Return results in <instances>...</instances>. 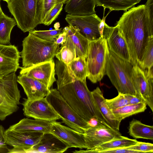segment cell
I'll use <instances>...</instances> for the list:
<instances>
[{"label":"cell","instance_id":"obj_1","mask_svg":"<svg viewBox=\"0 0 153 153\" xmlns=\"http://www.w3.org/2000/svg\"><path fill=\"white\" fill-rule=\"evenodd\" d=\"M55 63L57 90L68 103L87 122L94 118L110 127L95 104L86 80L77 79L69 66L58 59Z\"/></svg>","mask_w":153,"mask_h":153},{"label":"cell","instance_id":"obj_2","mask_svg":"<svg viewBox=\"0 0 153 153\" xmlns=\"http://www.w3.org/2000/svg\"><path fill=\"white\" fill-rule=\"evenodd\" d=\"M125 40L129 52L130 63L139 66L153 36L145 4L133 7L125 11L116 24Z\"/></svg>","mask_w":153,"mask_h":153},{"label":"cell","instance_id":"obj_3","mask_svg":"<svg viewBox=\"0 0 153 153\" xmlns=\"http://www.w3.org/2000/svg\"><path fill=\"white\" fill-rule=\"evenodd\" d=\"M22 46L20 55L23 67L53 60L60 48L54 41L41 39L31 31L24 38Z\"/></svg>","mask_w":153,"mask_h":153},{"label":"cell","instance_id":"obj_4","mask_svg":"<svg viewBox=\"0 0 153 153\" xmlns=\"http://www.w3.org/2000/svg\"><path fill=\"white\" fill-rule=\"evenodd\" d=\"M133 66L130 62L110 51L106 65V74L118 93L137 97L131 78Z\"/></svg>","mask_w":153,"mask_h":153},{"label":"cell","instance_id":"obj_5","mask_svg":"<svg viewBox=\"0 0 153 153\" xmlns=\"http://www.w3.org/2000/svg\"><path fill=\"white\" fill-rule=\"evenodd\" d=\"M110 51L105 37L90 42L86 61L87 77L92 83L100 81L106 74Z\"/></svg>","mask_w":153,"mask_h":153},{"label":"cell","instance_id":"obj_6","mask_svg":"<svg viewBox=\"0 0 153 153\" xmlns=\"http://www.w3.org/2000/svg\"><path fill=\"white\" fill-rule=\"evenodd\" d=\"M45 97L60 116V119L68 126L82 133L90 128L88 122L72 108L57 89H50Z\"/></svg>","mask_w":153,"mask_h":153},{"label":"cell","instance_id":"obj_7","mask_svg":"<svg viewBox=\"0 0 153 153\" xmlns=\"http://www.w3.org/2000/svg\"><path fill=\"white\" fill-rule=\"evenodd\" d=\"M7 4L17 27L23 32L31 31L39 25L36 0H10Z\"/></svg>","mask_w":153,"mask_h":153},{"label":"cell","instance_id":"obj_8","mask_svg":"<svg viewBox=\"0 0 153 153\" xmlns=\"http://www.w3.org/2000/svg\"><path fill=\"white\" fill-rule=\"evenodd\" d=\"M21 96L18 86L6 78L0 79V120L17 111Z\"/></svg>","mask_w":153,"mask_h":153},{"label":"cell","instance_id":"obj_9","mask_svg":"<svg viewBox=\"0 0 153 153\" xmlns=\"http://www.w3.org/2000/svg\"><path fill=\"white\" fill-rule=\"evenodd\" d=\"M131 78L137 97L143 99L153 112V67L143 70L137 65H133Z\"/></svg>","mask_w":153,"mask_h":153},{"label":"cell","instance_id":"obj_10","mask_svg":"<svg viewBox=\"0 0 153 153\" xmlns=\"http://www.w3.org/2000/svg\"><path fill=\"white\" fill-rule=\"evenodd\" d=\"M43 133L38 132H22L10 130H5V143L12 146L8 153H25L26 150L37 144Z\"/></svg>","mask_w":153,"mask_h":153},{"label":"cell","instance_id":"obj_11","mask_svg":"<svg viewBox=\"0 0 153 153\" xmlns=\"http://www.w3.org/2000/svg\"><path fill=\"white\" fill-rule=\"evenodd\" d=\"M65 20L69 25L75 27L89 41L101 38L98 25L102 21L96 13L90 15H74L67 14Z\"/></svg>","mask_w":153,"mask_h":153},{"label":"cell","instance_id":"obj_12","mask_svg":"<svg viewBox=\"0 0 153 153\" xmlns=\"http://www.w3.org/2000/svg\"><path fill=\"white\" fill-rule=\"evenodd\" d=\"M24 100L22 103L23 111L27 117L50 121L60 119V116L45 97L33 100Z\"/></svg>","mask_w":153,"mask_h":153},{"label":"cell","instance_id":"obj_13","mask_svg":"<svg viewBox=\"0 0 153 153\" xmlns=\"http://www.w3.org/2000/svg\"><path fill=\"white\" fill-rule=\"evenodd\" d=\"M20 74L25 75L45 84L50 89L56 80L53 60L27 67H20Z\"/></svg>","mask_w":153,"mask_h":153},{"label":"cell","instance_id":"obj_14","mask_svg":"<svg viewBox=\"0 0 153 153\" xmlns=\"http://www.w3.org/2000/svg\"><path fill=\"white\" fill-rule=\"evenodd\" d=\"M106 39L109 50L120 58L130 62V58L126 42L118 28L109 26L105 23L103 36Z\"/></svg>","mask_w":153,"mask_h":153},{"label":"cell","instance_id":"obj_15","mask_svg":"<svg viewBox=\"0 0 153 153\" xmlns=\"http://www.w3.org/2000/svg\"><path fill=\"white\" fill-rule=\"evenodd\" d=\"M51 132L66 143L70 148L87 149L84 133L76 131L56 121H52Z\"/></svg>","mask_w":153,"mask_h":153},{"label":"cell","instance_id":"obj_16","mask_svg":"<svg viewBox=\"0 0 153 153\" xmlns=\"http://www.w3.org/2000/svg\"><path fill=\"white\" fill-rule=\"evenodd\" d=\"M20 52L14 45L0 44V79L20 68Z\"/></svg>","mask_w":153,"mask_h":153},{"label":"cell","instance_id":"obj_17","mask_svg":"<svg viewBox=\"0 0 153 153\" xmlns=\"http://www.w3.org/2000/svg\"><path fill=\"white\" fill-rule=\"evenodd\" d=\"M69 148L66 143L49 132L43 133L39 141L25 153H62Z\"/></svg>","mask_w":153,"mask_h":153},{"label":"cell","instance_id":"obj_18","mask_svg":"<svg viewBox=\"0 0 153 153\" xmlns=\"http://www.w3.org/2000/svg\"><path fill=\"white\" fill-rule=\"evenodd\" d=\"M63 30L66 33L67 38L61 46H66L68 48L75 53L76 58L82 57L86 59L90 41L71 25L65 27Z\"/></svg>","mask_w":153,"mask_h":153},{"label":"cell","instance_id":"obj_19","mask_svg":"<svg viewBox=\"0 0 153 153\" xmlns=\"http://www.w3.org/2000/svg\"><path fill=\"white\" fill-rule=\"evenodd\" d=\"M84 133L87 149H91L122 136L119 131L107 126L90 127Z\"/></svg>","mask_w":153,"mask_h":153},{"label":"cell","instance_id":"obj_20","mask_svg":"<svg viewBox=\"0 0 153 153\" xmlns=\"http://www.w3.org/2000/svg\"><path fill=\"white\" fill-rule=\"evenodd\" d=\"M17 82L22 87L27 99L35 100L45 97L50 89L39 81L25 75L17 76Z\"/></svg>","mask_w":153,"mask_h":153},{"label":"cell","instance_id":"obj_21","mask_svg":"<svg viewBox=\"0 0 153 153\" xmlns=\"http://www.w3.org/2000/svg\"><path fill=\"white\" fill-rule=\"evenodd\" d=\"M52 121L38 119L24 118L10 126V130L27 132L42 133L51 132Z\"/></svg>","mask_w":153,"mask_h":153},{"label":"cell","instance_id":"obj_22","mask_svg":"<svg viewBox=\"0 0 153 153\" xmlns=\"http://www.w3.org/2000/svg\"><path fill=\"white\" fill-rule=\"evenodd\" d=\"M91 92L94 101L108 125L112 128L119 131L120 121L116 119L111 111L107 105L105 99L99 87Z\"/></svg>","mask_w":153,"mask_h":153},{"label":"cell","instance_id":"obj_23","mask_svg":"<svg viewBox=\"0 0 153 153\" xmlns=\"http://www.w3.org/2000/svg\"><path fill=\"white\" fill-rule=\"evenodd\" d=\"M95 5V0H68L64 10L71 15H90L96 13Z\"/></svg>","mask_w":153,"mask_h":153},{"label":"cell","instance_id":"obj_24","mask_svg":"<svg viewBox=\"0 0 153 153\" xmlns=\"http://www.w3.org/2000/svg\"><path fill=\"white\" fill-rule=\"evenodd\" d=\"M138 141L136 139H132L121 136L119 137L114 138L91 149L75 150L73 152L75 153H98L100 152L106 150L128 147L136 143Z\"/></svg>","mask_w":153,"mask_h":153},{"label":"cell","instance_id":"obj_25","mask_svg":"<svg viewBox=\"0 0 153 153\" xmlns=\"http://www.w3.org/2000/svg\"><path fill=\"white\" fill-rule=\"evenodd\" d=\"M128 133L136 139L153 140V126L144 124L136 119H133L129 123Z\"/></svg>","mask_w":153,"mask_h":153},{"label":"cell","instance_id":"obj_26","mask_svg":"<svg viewBox=\"0 0 153 153\" xmlns=\"http://www.w3.org/2000/svg\"><path fill=\"white\" fill-rule=\"evenodd\" d=\"M141 0H95L97 6H102L110 11L127 10L139 3Z\"/></svg>","mask_w":153,"mask_h":153},{"label":"cell","instance_id":"obj_27","mask_svg":"<svg viewBox=\"0 0 153 153\" xmlns=\"http://www.w3.org/2000/svg\"><path fill=\"white\" fill-rule=\"evenodd\" d=\"M17 25L14 18L0 13V44L6 45L10 43V34L13 27Z\"/></svg>","mask_w":153,"mask_h":153},{"label":"cell","instance_id":"obj_28","mask_svg":"<svg viewBox=\"0 0 153 153\" xmlns=\"http://www.w3.org/2000/svg\"><path fill=\"white\" fill-rule=\"evenodd\" d=\"M146 105L145 102L128 104L111 111L115 119L121 121L126 117L144 111L146 109Z\"/></svg>","mask_w":153,"mask_h":153},{"label":"cell","instance_id":"obj_29","mask_svg":"<svg viewBox=\"0 0 153 153\" xmlns=\"http://www.w3.org/2000/svg\"><path fill=\"white\" fill-rule=\"evenodd\" d=\"M68 0H36L37 15L39 24H42L50 11L56 5L62 3L65 4Z\"/></svg>","mask_w":153,"mask_h":153},{"label":"cell","instance_id":"obj_30","mask_svg":"<svg viewBox=\"0 0 153 153\" xmlns=\"http://www.w3.org/2000/svg\"><path fill=\"white\" fill-rule=\"evenodd\" d=\"M68 66L77 79L82 81L86 80L87 71L86 59L85 57L76 58Z\"/></svg>","mask_w":153,"mask_h":153},{"label":"cell","instance_id":"obj_31","mask_svg":"<svg viewBox=\"0 0 153 153\" xmlns=\"http://www.w3.org/2000/svg\"><path fill=\"white\" fill-rule=\"evenodd\" d=\"M153 36H151L143 59L139 66L143 70H149L153 66Z\"/></svg>","mask_w":153,"mask_h":153},{"label":"cell","instance_id":"obj_32","mask_svg":"<svg viewBox=\"0 0 153 153\" xmlns=\"http://www.w3.org/2000/svg\"><path fill=\"white\" fill-rule=\"evenodd\" d=\"M55 56L58 60L67 65L76 58L75 53L66 46H61Z\"/></svg>","mask_w":153,"mask_h":153},{"label":"cell","instance_id":"obj_33","mask_svg":"<svg viewBox=\"0 0 153 153\" xmlns=\"http://www.w3.org/2000/svg\"><path fill=\"white\" fill-rule=\"evenodd\" d=\"M106 104L111 110H114L129 104V101L125 94L118 93L116 97L111 99H105Z\"/></svg>","mask_w":153,"mask_h":153},{"label":"cell","instance_id":"obj_34","mask_svg":"<svg viewBox=\"0 0 153 153\" xmlns=\"http://www.w3.org/2000/svg\"><path fill=\"white\" fill-rule=\"evenodd\" d=\"M33 34L44 40L55 41L59 35L63 32L62 28L47 30H33L31 31Z\"/></svg>","mask_w":153,"mask_h":153},{"label":"cell","instance_id":"obj_35","mask_svg":"<svg viewBox=\"0 0 153 153\" xmlns=\"http://www.w3.org/2000/svg\"><path fill=\"white\" fill-rule=\"evenodd\" d=\"M64 4L60 3L55 5L44 19L43 24L49 26L58 17L63 8Z\"/></svg>","mask_w":153,"mask_h":153},{"label":"cell","instance_id":"obj_36","mask_svg":"<svg viewBox=\"0 0 153 153\" xmlns=\"http://www.w3.org/2000/svg\"><path fill=\"white\" fill-rule=\"evenodd\" d=\"M126 147L130 149L139 151L141 153L153 152V144L150 143L138 141L136 143Z\"/></svg>","mask_w":153,"mask_h":153},{"label":"cell","instance_id":"obj_37","mask_svg":"<svg viewBox=\"0 0 153 153\" xmlns=\"http://www.w3.org/2000/svg\"><path fill=\"white\" fill-rule=\"evenodd\" d=\"M98 153H141L140 152L120 147L100 152Z\"/></svg>","mask_w":153,"mask_h":153},{"label":"cell","instance_id":"obj_38","mask_svg":"<svg viewBox=\"0 0 153 153\" xmlns=\"http://www.w3.org/2000/svg\"><path fill=\"white\" fill-rule=\"evenodd\" d=\"M145 5L148 13L150 26L153 30V0H147Z\"/></svg>","mask_w":153,"mask_h":153},{"label":"cell","instance_id":"obj_39","mask_svg":"<svg viewBox=\"0 0 153 153\" xmlns=\"http://www.w3.org/2000/svg\"><path fill=\"white\" fill-rule=\"evenodd\" d=\"M125 95L128 100L129 104H135L141 102H145L143 99L137 96L129 94Z\"/></svg>","mask_w":153,"mask_h":153},{"label":"cell","instance_id":"obj_40","mask_svg":"<svg viewBox=\"0 0 153 153\" xmlns=\"http://www.w3.org/2000/svg\"><path fill=\"white\" fill-rule=\"evenodd\" d=\"M88 123L90 127L101 128L106 126L97 119L94 118L91 119L88 121Z\"/></svg>","mask_w":153,"mask_h":153},{"label":"cell","instance_id":"obj_41","mask_svg":"<svg viewBox=\"0 0 153 153\" xmlns=\"http://www.w3.org/2000/svg\"><path fill=\"white\" fill-rule=\"evenodd\" d=\"M66 38L67 33L65 31L63 30V32L57 36L54 42L59 45H62L66 41Z\"/></svg>","mask_w":153,"mask_h":153},{"label":"cell","instance_id":"obj_42","mask_svg":"<svg viewBox=\"0 0 153 153\" xmlns=\"http://www.w3.org/2000/svg\"><path fill=\"white\" fill-rule=\"evenodd\" d=\"M105 17H103L100 22L98 25V29L99 31L101 37H103V32L105 22Z\"/></svg>","mask_w":153,"mask_h":153},{"label":"cell","instance_id":"obj_43","mask_svg":"<svg viewBox=\"0 0 153 153\" xmlns=\"http://www.w3.org/2000/svg\"><path fill=\"white\" fill-rule=\"evenodd\" d=\"M3 1H5L7 3L8 2H9V1H10V0H2Z\"/></svg>","mask_w":153,"mask_h":153},{"label":"cell","instance_id":"obj_44","mask_svg":"<svg viewBox=\"0 0 153 153\" xmlns=\"http://www.w3.org/2000/svg\"><path fill=\"white\" fill-rule=\"evenodd\" d=\"M2 11V10L1 9V5H0V13Z\"/></svg>","mask_w":153,"mask_h":153}]
</instances>
